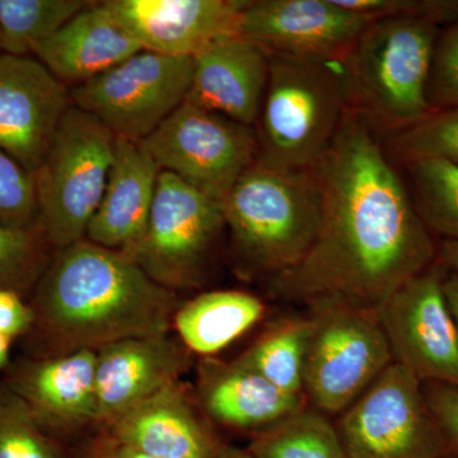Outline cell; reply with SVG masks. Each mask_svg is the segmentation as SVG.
I'll list each match as a JSON object with an SVG mask.
<instances>
[{
	"instance_id": "2e32d148",
	"label": "cell",
	"mask_w": 458,
	"mask_h": 458,
	"mask_svg": "<svg viewBox=\"0 0 458 458\" xmlns=\"http://www.w3.org/2000/svg\"><path fill=\"white\" fill-rule=\"evenodd\" d=\"M98 351L80 349L51 357H27L9 364L5 385L55 433L96 423Z\"/></svg>"
},
{
	"instance_id": "60d3db41",
	"label": "cell",
	"mask_w": 458,
	"mask_h": 458,
	"mask_svg": "<svg viewBox=\"0 0 458 458\" xmlns=\"http://www.w3.org/2000/svg\"><path fill=\"white\" fill-rule=\"evenodd\" d=\"M114 458H157L143 454V452L132 450V448L123 447L116 443V450H114Z\"/></svg>"
},
{
	"instance_id": "603a6c76",
	"label": "cell",
	"mask_w": 458,
	"mask_h": 458,
	"mask_svg": "<svg viewBox=\"0 0 458 458\" xmlns=\"http://www.w3.org/2000/svg\"><path fill=\"white\" fill-rule=\"evenodd\" d=\"M260 298L242 291H213L177 309L174 325L190 352L214 355L258 324L265 313Z\"/></svg>"
},
{
	"instance_id": "f35d334b",
	"label": "cell",
	"mask_w": 458,
	"mask_h": 458,
	"mask_svg": "<svg viewBox=\"0 0 458 458\" xmlns=\"http://www.w3.org/2000/svg\"><path fill=\"white\" fill-rule=\"evenodd\" d=\"M14 340L0 334V372H4L11 364V351Z\"/></svg>"
},
{
	"instance_id": "d590c367",
	"label": "cell",
	"mask_w": 458,
	"mask_h": 458,
	"mask_svg": "<svg viewBox=\"0 0 458 458\" xmlns=\"http://www.w3.org/2000/svg\"><path fill=\"white\" fill-rule=\"evenodd\" d=\"M114 450H116V442L111 438L110 434L105 432L90 443L82 458H114Z\"/></svg>"
},
{
	"instance_id": "7c38bea8",
	"label": "cell",
	"mask_w": 458,
	"mask_h": 458,
	"mask_svg": "<svg viewBox=\"0 0 458 458\" xmlns=\"http://www.w3.org/2000/svg\"><path fill=\"white\" fill-rule=\"evenodd\" d=\"M448 269L434 262L377 312L394 363L419 381L458 388V327L445 294Z\"/></svg>"
},
{
	"instance_id": "4dcf8cb0",
	"label": "cell",
	"mask_w": 458,
	"mask_h": 458,
	"mask_svg": "<svg viewBox=\"0 0 458 458\" xmlns=\"http://www.w3.org/2000/svg\"><path fill=\"white\" fill-rule=\"evenodd\" d=\"M0 225L33 228L38 223V205L33 174L0 149Z\"/></svg>"
},
{
	"instance_id": "8fae6325",
	"label": "cell",
	"mask_w": 458,
	"mask_h": 458,
	"mask_svg": "<svg viewBox=\"0 0 458 458\" xmlns=\"http://www.w3.org/2000/svg\"><path fill=\"white\" fill-rule=\"evenodd\" d=\"M194 57L140 51L75 86L72 105L120 140L140 143L177 110L191 89Z\"/></svg>"
},
{
	"instance_id": "8992f818",
	"label": "cell",
	"mask_w": 458,
	"mask_h": 458,
	"mask_svg": "<svg viewBox=\"0 0 458 458\" xmlns=\"http://www.w3.org/2000/svg\"><path fill=\"white\" fill-rule=\"evenodd\" d=\"M116 137L72 105L33 172L38 223L54 252L86 238L113 165Z\"/></svg>"
},
{
	"instance_id": "ffe728a7",
	"label": "cell",
	"mask_w": 458,
	"mask_h": 458,
	"mask_svg": "<svg viewBox=\"0 0 458 458\" xmlns=\"http://www.w3.org/2000/svg\"><path fill=\"white\" fill-rule=\"evenodd\" d=\"M159 172L143 144L116 138L106 189L86 240L110 250L131 249L146 229Z\"/></svg>"
},
{
	"instance_id": "ba28073f",
	"label": "cell",
	"mask_w": 458,
	"mask_h": 458,
	"mask_svg": "<svg viewBox=\"0 0 458 458\" xmlns=\"http://www.w3.org/2000/svg\"><path fill=\"white\" fill-rule=\"evenodd\" d=\"M346 458H452L423 382L394 363L349 406L335 424Z\"/></svg>"
},
{
	"instance_id": "b9f144b4",
	"label": "cell",
	"mask_w": 458,
	"mask_h": 458,
	"mask_svg": "<svg viewBox=\"0 0 458 458\" xmlns=\"http://www.w3.org/2000/svg\"><path fill=\"white\" fill-rule=\"evenodd\" d=\"M452 458H458V456H456V457H452Z\"/></svg>"
},
{
	"instance_id": "7a4b0ae2",
	"label": "cell",
	"mask_w": 458,
	"mask_h": 458,
	"mask_svg": "<svg viewBox=\"0 0 458 458\" xmlns=\"http://www.w3.org/2000/svg\"><path fill=\"white\" fill-rule=\"evenodd\" d=\"M30 304V357L164 335L179 309L174 292L149 278L128 252L86 238L54 252Z\"/></svg>"
},
{
	"instance_id": "5b68a950",
	"label": "cell",
	"mask_w": 458,
	"mask_h": 458,
	"mask_svg": "<svg viewBox=\"0 0 458 458\" xmlns=\"http://www.w3.org/2000/svg\"><path fill=\"white\" fill-rule=\"evenodd\" d=\"M348 110L342 63L271 55L259 116L258 162L312 170L335 137Z\"/></svg>"
},
{
	"instance_id": "d6986e66",
	"label": "cell",
	"mask_w": 458,
	"mask_h": 458,
	"mask_svg": "<svg viewBox=\"0 0 458 458\" xmlns=\"http://www.w3.org/2000/svg\"><path fill=\"white\" fill-rule=\"evenodd\" d=\"M271 55L242 36L216 42L194 57L188 101L255 126L269 81Z\"/></svg>"
},
{
	"instance_id": "f546056e",
	"label": "cell",
	"mask_w": 458,
	"mask_h": 458,
	"mask_svg": "<svg viewBox=\"0 0 458 458\" xmlns=\"http://www.w3.org/2000/svg\"><path fill=\"white\" fill-rule=\"evenodd\" d=\"M40 225L12 228L0 225V289L26 297L33 292L53 256Z\"/></svg>"
},
{
	"instance_id": "ac0fdd59",
	"label": "cell",
	"mask_w": 458,
	"mask_h": 458,
	"mask_svg": "<svg viewBox=\"0 0 458 458\" xmlns=\"http://www.w3.org/2000/svg\"><path fill=\"white\" fill-rule=\"evenodd\" d=\"M106 432L117 445L157 458H216L225 445L180 381L123 412Z\"/></svg>"
},
{
	"instance_id": "74e56055",
	"label": "cell",
	"mask_w": 458,
	"mask_h": 458,
	"mask_svg": "<svg viewBox=\"0 0 458 458\" xmlns=\"http://www.w3.org/2000/svg\"><path fill=\"white\" fill-rule=\"evenodd\" d=\"M445 294L458 327V276L451 271H448L445 279Z\"/></svg>"
},
{
	"instance_id": "e575fe53",
	"label": "cell",
	"mask_w": 458,
	"mask_h": 458,
	"mask_svg": "<svg viewBox=\"0 0 458 458\" xmlns=\"http://www.w3.org/2000/svg\"><path fill=\"white\" fill-rule=\"evenodd\" d=\"M35 316L22 294L0 289V334L16 342L31 333Z\"/></svg>"
},
{
	"instance_id": "484cf974",
	"label": "cell",
	"mask_w": 458,
	"mask_h": 458,
	"mask_svg": "<svg viewBox=\"0 0 458 458\" xmlns=\"http://www.w3.org/2000/svg\"><path fill=\"white\" fill-rule=\"evenodd\" d=\"M90 2L0 0V53L29 56Z\"/></svg>"
},
{
	"instance_id": "836d02e7",
	"label": "cell",
	"mask_w": 458,
	"mask_h": 458,
	"mask_svg": "<svg viewBox=\"0 0 458 458\" xmlns=\"http://www.w3.org/2000/svg\"><path fill=\"white\" fill-rule=\"evenodd\" d=\"M428 403L434 417L458 456V388L454 386L426 382L423 384Z\"/></svg>"
},
{
	"instance_id": "6da1fadb",
	"label": "cell",
	"mask_w": 458,
	"mask_h": 458,
	"mask_svg": "<svg viewBox=\"0 0 458 458\" xmlns=\"http://www.w3.org/2000/svg\"><path fill=\"white\" fill-rule=\"evenodd\" d=\"M321 221L303 260L269 280L285 302L339 304L378 312L439 259L408 182L388 158L384 135L348 108L316 165Z\"/></svg>"
},
{
	"instance_id": "d4e9b609",
	"label": "cell",
	"mask_w": 458,
	"mask_h": 458,
	"mask_svg": "<svg viewBox=\"0 0 458 458\" xmlns=\"http://www.w3.org/2000/svg\"><path fill=\"white\" fill-rule=\"evenodd\" d=\"M310 334L309 315L280 319L237 360L260 373L279 390L304 396V361Z\"/></svg>"
},
{
	"instance_id": "d6a6232c",
	"label": "cell",
	"mask_w": 458,
	"mask_h": 458,
	"mask_svg": "<svg viewBox=\"0 0 458 458\" xmlns=\"http://www.w3.org/2000/svg\"><path fill=\"white\" fill-rule=\"evenodd\" d=\"M369 20L406 17L445 27L458 23V0H337Z\"/></svg>"
},
{
	"instance_id": "30bf717a",
	"label": "cell",
	"mask_w": 458,
	"mask_h": 458,
	"mask_svg": "<svg viewBox=\"0 0 458 458\" xmlns=\"http://www.w3.org/2000/svg\"><path fill=\"white\" fill-rule=\"evenodd\" d=\"M140 143L159 170L170 172L219 204L258 162L260 150L255 126L188 99Z\"/></svg>"
},
{
	"instance_id": "52a82bcc",
	"label": "cell",
	"mask_w": 458,
	"mask_h": 458,
	"mask_svg": "<svg viewBox=\"0 0 458 458\" xmlns=\"http://www.w3.org/2000/svg\"><path fill=\"white\" fill-rule=\"evenodd\" d=\"M307 310L303 394L327 417L340 415L394 363L390 345L375 312L339 304Z\"/></svg>"
},
{
	"instance_id": "3957f363",
	"label": "cell",
	"mask_w": 458,
	"mask_h": 458,
	"mask_svg": "<svg viewBox=\"0 0 458 458\" xmlns=\"http://www.w3.org/2000/svg\"><path fill=\"white\" fill-rule=\"evenodd\" d=\"M221 208L242 273L276 278L303 260L318 234L321 190L315 168L256 162Z\"/></svg>"
},
{
	"instance_id": "44dd1931",
	"label": "cell",
	"mask_w": 458,
	"mask_h": 458,
	"mask_svg": "<svg viewBox=\"0 0 458 458\" xmlns=\"http://www.w3.org/2000/svg\"><path fill=\"white\" fill-rule=\"evenodd\" d=\"M143 51L101 3H92L36 47L38 57L65 86H80Z\"/></svg>"
},
{
	"instance_id": "277c9868",
	"label": "cell",
	"mask_w": 458,
	"mask_h": 458,
	"mask_svg": "<svg viewBox=\"0 0 458 458\" xmlns=\"http://www.w3.org/2000/svg\"><path fill=\"white\" fill-rule=\"evenodd\" d=\"M441 29L417 18L372 20L344 57L348 108L384 138L429 113L428 80Z\"/></svg>"
},
{
	"instance_id": "f1b7e54d",
	"label": "cell",
	"mask_w": 458,
	"mask_h": 458,
	"mask_svg": "<svg viewBox=\"0 0 458 458\" xmlns=\"http://www.w3.org/2000/svg\"><path fill=\"white\" fill-rule=\"evenodd\" d=\"M0 458H65L55 436L0 381Z\"/></svg>"
},
{
	"instance_id": "e0dca14e",
	"label": "cell",
	"mask_w": 458,
	"mask_h": 458,
	"mask_svg": "<svg viewBox=\"0 0 458 458\" xmlns=\"http://www.w3.org/2000/svg\"><path fill=\"white\" fill-rule=\"evenodd\" d=\"M189 351L168 334L131 337L102 346L96 369V424L105 428L148 397L179 382Z\"/></svg>"
},
{
	"instance_id": "4fadbf2b",
	"label": "cell",
	"mask_w": 458,
	"mask_h": 458,
	"mask_svg": "<svg viewBox=\"0 0 458 458\" xmlns=\"http://www.w3.org/2000/svg\"><path fill=\"white\" fill-rule=\"evenodd\" d=\"M369 22L337 0H246L240 36L270 55L342 63Z\"/></svg>"
},
{
	"instance_id": "5bb4252c",
	"label": "cell",
	"mask_w": 458,
	"mask_h": 458,
	"mask_svg": "<svg viewBox=\"0 0 458 458\" xmlns=\"http://www.w3.org/2000/svg\"><path fill=\"white\" fill-rule=\"evenodd\" d=\"M71 92L38 59L0 53V149L35 172L60 122Z\"/></svg>"
},
{
	"instance_id": "cb8c5ba5",
	"label": "cell",
	"mask_w": 458,
	"mask_h": 458,
	"mask_svg": "<svg viewBox=\"0 0 458 458\" xmlns=\"http://www.w3.org/2000/svg\"><path fill=\"white\" fill-rule=\"evenodd\" d=\"M247 451L254 458H346L335 424L309 403L255 433Z\"/></svg>"
},
{
	"instance_id": "1f68e13d",
	"label": "cell",
	"mask_w": 458,
	"mask_h": 458,
	"mask_svg": "<svg viewBox=\"0 0 458 458\" xmlns=\"http://www.w3.org/2000/svg\"><path fill=\"white\" fill-rule=\"evenodd\" d=\"M430 111L458 107V23L442 27L427 87Z\"/></svg>"
},
{
	"instance_id": "8d00e7d4",
	"label": "cell",
	"mask_w": 458,
	"mask_h": 458,
	"mask_svg": "<svg viewBox=\"0 0 458 458\" xmlns=\"http://www.w3.org/2000/svg\"><path fill=\"white\" fill-rule=\"evenodd\" d=\"M439 260L448 271L458 276V240L441 241L439 243Z\"/></svg>"
},
{
	"instance_id": "9a60e30c",
	"label": "cell",
	"mask_w": 458,
	"mask_h": 458,
	"mask_svg": "<svg viewBox=\"0 0 458 458\" xmlns=\"http://www.w3.org/2000/svg\"><path fill=\"white\" fill-rule=\"evenodd\" d=\"M102 4L143 50L195 57L223 38L240 36L246 0H107Z\"/></svg>"
},
{
	"instance_id": "9c48e42d",
	"label": "cell",
	"mask_w": 458,
	"mask_h": 458,
	"mask_svg": "<svg viewBox=\"0 0 458 458\" xmlns=\"http://www.w3.org/2000/svg\"><path fill=\"white\" fill-rule=\"evenodd\" d=\"M225 228L218 201L161 171L146 229L125 252L174 293L200 284Z\"/></svg>"
},
{
	"instance_id": "ab89813d",
	"label": "cell",
	"mask_w": 458,
	"mask_h": 458,
	"mask_svg": "<svg viewBox=\"0 0 458 458\" xmlns=\"http://www.w3.org/2000/svg\"><path fill=\"white\" fill-rule=\"evenodd\" d=\"M216 458H254L251 456L247 448L233 447V445H225L219 452Z\"/></svg>"
},
{
	"instance_id": "4316f807",
	"label": "cell",
	"mask_w": 458,
	"mask_h": 458,
	"mask_svg": "<svg viewBox=\"0 0 458 458\" xmlns=\"http://www.w3.org/2000/svg\"><path fill=\"white\" fill-rule=\"evenodd\" d=\"M420 218L439 241L458 240V165L439 159L403 165Z\"/></svg>"
},
{
	"instance_id": "7402d4cb",
	"label": "cell",
	"mask_w": 458,
	"mask_h": 458,
	"mask_svg": "<svg viewBox=\"0 0 458 458\" xmlns=\"http://www.w3.org/2000/svg\"><path fill=\"white\" fill-rule=\"evenodd\" d=\"M201 405L216 423L260 432L307 405L306 397L279 390L241 360H207L201 367Z\"/></svg>"
},
{
	"instance_id": "83f0119b",
	"label": "cell",
	"mask_w": 458,
	"mask_h": 458,
	"mask_svg": "<svg viewBox=\"0 0 458 458\" xmlns=\"http://www.w3.org/2000/svg\"><path fill=\"white\" fill-rule=\"evenodd\" d=\"M386 153L400 167L439 159L458 165V107L429 111L418 122L384 138Z\"/></svg>"
}]
</instances>
